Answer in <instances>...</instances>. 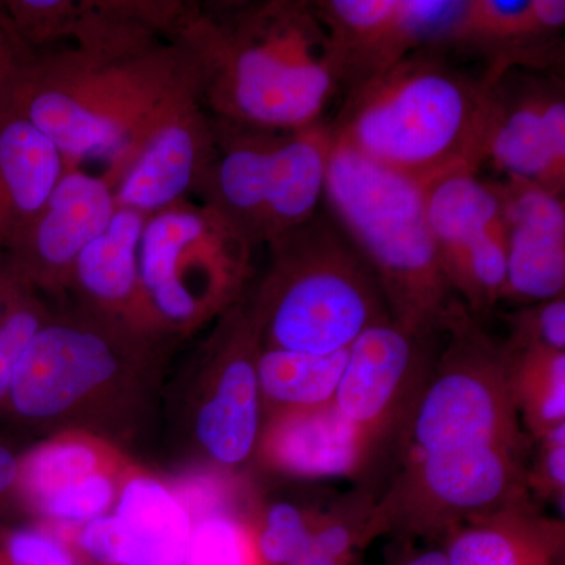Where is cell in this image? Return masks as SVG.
Here are the masks:
<instances>
[{
  "mask_svg": "<svg viewBox=\"0 0 565 565\" xmlns=\"http://www.w3.org/2000/svg\"><path fill=\"white\" fill-rule=\"evenodd\" d=\"M202 93L199 57L184 41L129 52L68 47L32 58L10 106L62 152L66 166H114L159 115Z\"/></svg>",
  "mask_w": 565,
  "mask_h": 565,
  "instance_id": "2",
  "label": "cell"
},
{
  "mask_svg": "<svg viewBox=\"0 0 565 565\" xmlns=\"http://www.w3.org/2000/svg\"><path fill=\"white\" fill-rule=\"evenodd\" d=\"M490 84L438 51H418L343 93L333 139L419 184L482 169Z\"/></svg>",
  "mask_w": 565,
  "mask_h": 565,
  "instance_id": "3",
  "label": "cell"
},
{
  "mask_svg": "<svg viewBox=\"0 0 565 565\" xmlns=\"http://www.w3.org/2000/svg\"><path fill=\"white\" fill-rule=\"evenodd\" d=\"M563 546V526L526 501L449 531L446 565H559Z\"/></svg>",
  "mask_w": 565,
  "mask_h": 565,
  "instance_id": "23",
  "label": "cell"
},
{
  "mask_svg": "<svg viewBox=\"0 0 565 565\" xmlns=\"http://www.w3.org/2000/svg\"><path fill=\"white\" fill-rule=\"evenodd\" d=\"M2 6L11 29L32 52L71 40L81 14V0H9Z\"/></svg>",
  "mask_w": 565,
  "mask_h": 565,
  "instance_id": "29",
  "label": "cell"
},
{
  "mask_svg": "<svg viewBox=\"0 0 565 565\" xmlns=\"http://www.w3.org/2000/svg\"><path fill=\"white\" fill-rule=\"evenodd\" d=\"M111 512L126 531L122 565H184L195 516L173 486L132 465Z\"/></svg>",
  "mask_w": 565,
  "mask_h": 565,
  "instance_id": "22",
  "label": "cell"
},
{
  "mask_svg": "<svg viewBox=\"0 0 565 565\" xmlns=\"http://www.w3.org/2000/svg\"><path fill=\"white\" fill-rule=\"evenodd\" d=\"M508 321L511 340L504 345L509 351L542 348L565 352V294L545 302L519 307Z\"/></svg>",
  "mask_w": 565,
  "mask_h": 565,
  "instance_id": "32",
  "label": "cell"
},
{
  "mask_svg": "<svg viewBox=\"0 0 565 565\" xmlns=\"http://www.w3.org/2000/svg\"><path fill=\"white\" fill-rule=\"evenodd\" d=\"M542 440L535 484L546 493L564 497L565 486V423L545 434Z\"/></svg>",
  "mask_w": 565,
  "mask_h": 565,
  "instance_id": "34",
  "label": "cell"
},
{
  "mask_svg": "<svg viewBox=\"0 0 565 565\" xmlns=\"http://www.w3.org/2000/svg\"><path fill=\"white\" fill-rule=\"evenodd\" d=\"M0 565H82L71 546L50 527H0Z\"/></svg>",
  "mask_w": 565,
  "mask_h": 565,
  "instance_id": "31",
  "label": "cell"
},
{
  "mask_svg": "<svg viewBox=\"0 0 565 565\" xmlns=\"http://www.w3.org/2000/svg\"><path fill=\"white\" fill-rule=\"evenodd\" d=\"M332 47L340 93L418 51H437L457 0H315Z\"/></svg>",
  "mask_w": 565,
  "mask_h": 565,
  "instance_id": "12",
  "label": "cell"
},
{
  "mask_svg": "<svg viewBox=\"0 0 565 565\" xmlns=\"http://www.w3.org/2000/svg\"><path fill=\"white\" fill-rule=\"evenodd\" d=\"M18 471H20V455L0 444V511L10 501H17ZM7 523L0 522V527Z\"/></svg>",
  "mask_w": 565,
  "mask_h": 565,
  "instance_id": "35",
  "label": "cell"
},
{
  "mask_svg": "<svg viewBox=\"0 0 565 565\" xmlns=\"http://www.w3.org/2000/svg\"><path fill=\"white\" fill-rule=\"evenodd\" d=\"M147 218L117 207L109 226L77 258L66 302L132 332L172 340L159 329L141 289L139 250Z\"/></svg>",
  "mask_w": 565,
  "mask_h": 565,
  "instance_id": "17",
  "label": "cell"
},
{
  "mask_svg": "<svg viewBox=\"0 0 565 565\" xmlns=\"http://www.w3.org/2000/svg\"><path fill=\"white\" fill-rule=\"evenodd\" d=\"M348 351L311 355L259 349L258 381L263 408H269L274 415L332 404L348 362Z\"/></svg>",
  "mask_w": 565,
  "mask_h": 565,
  "instance_id": "25",
  "label": "cell"
},
{
  "mask_svg": "<svg viewBox=\"0 0 565 565\" xmlns=\"http://www.w3.org/2000/svg\"><path fill=\"white\" fill-rule=\"evenodd\" d=\"M497 185L508 263L503 300L526 307L564 296V196L519 178H503Z\"/></svg>",
  "mask_w": 565,
  "mask_h": 565,
  "instance_id": "16",
  "label": "cell"
},
{
  "mask_svg": "<svg viewBox=\"0 0 565 565\" xmlns=\"http://www.w3.org/2000/svg\"><path fill=\"white\" fill-rule=\"evenodd\" d=\"M288 565H351V563L333 559V557L322 555V553L315 552V550L305 546L303 552L299 556L294 557Z\"/></svg>",
  "mask_w": 565,
  "mask_h": 565,
  "instance_id": "37",
  "label": "cell"
},
{
  "mask_svg": "<svg viewBox=\"0 0 565 565\" xmlns=\"http://www.w3.org/2000/svg\"><path fill=\"white\" fill-rule=\"evenodd\" d=\"M58 148L13 107L0 114V259L65 172Z\"/></svg>",
  "mask_w": 565,
  "mask_h": 565,
  "instance_id": "21",
  "label": "cell"
},
{
  "mask_svg": "<svg viewBox=\"0 0 565 565\" xmlns=\"http://www.w3.org/2000/svg\"><path fill=\"white\" fill-rule=\"evenodd\" d=\"M390 321L349 348L333 404L373 444L401 411H411L435 359V338Z\"/></svg>",
  "mask_w": 565,
  "mask_h": 565,
  "instance_id": "15",
  "label": "cell"
},
{
  "mask_svg": "<svg viewBox=\"0 0 565 565\" xmlns=\"http://www.w3.org/2000/svg\"><path fill=\"white\" fill-rule=\"evenodd\" d=\"M256 451L278 473L337 479L359 471L371 441L332 403L269 415Z\"/></svg>",
  "mask_w": 565,
  "mask_h": 565,
  "instance_id": "19",
  "label": "cell"
},
{
  "mask_svg": "<svg viewBox=\"0 0 565 565\" xmlns=\"http://www.w3.org/2000/svg\"><path fill=\"white\" fill-rule=\"evenodd\" d=\"M565 193V87L559 73L514 68L490 84L482 167Z\"/></svg>",
  "mask_w": 565,
  "mask_h": 565,
  "instance_id": "10",
  "label": "cell"
},
{
  "mask_svg": "<svg viewBox=\"0 0 565 565\" xmlns=\"http://www.w3.org/2000/svg\"><path fill=\"white\" fill-rule=\"evenodd\" d=\"M178 40L199 57L204 107L222 120L292 131L322 121L340 93L308 0L199 3Z\"/></svg>",
  "mask_w": 565,
  "mask_h": 565,
  "instance_id": "1",
  "label": "cell"
},
{
  "mask_svg": "<svg viewBox=\"0 0 565 565\" xmlns=\"http://www.w3.org/2000/svg\"><path fill=\"white\" fill-rule=\"evenodd\" d=\"M115 212L114 192L102 174L66 166L47 202L3 258L47 300L66 303L77 258Z\"/></svg>",
  "mask_w": 565,
  "mask_h": 565,
  "instance_id": "14",
  "label": "cell"
},
{
  "mask_svg": "<svg viewBox=\"0 0 565 565\" xmlns=\"http://www.w3.org/2000/svg\"><path fill=\"white\" fill-rule=\"evenodd\" d=\"M173 340L148 337L54 305L22 353L0 405L18 422L44 430L102 434V423L136 403L154 382Z\"/></svg>",
  "mask_w": 565,
  "mask_h": 565,
  "instance_id": "4",
  "label": "cell"
},
{
  "mask_svg": "<svg viewBox=\"0 0 565 565\" xmlns=\"http://www.w3.org/2000/svg\"><path fill=\"white\" fill-rule=\"evenodd\" d=\"M255 247L211 207L182 200L150 215L141 233V289L159 329L180 340L245 296Z\"/></svg>",
  "mask_w": 565,
  "mask_h": 565,
  "instance_id": "7",
  "label": "cell"
},
{
  "mask_svg": "<svg viewBox=\"0 0 565 565\" xmlns=\"http://www.w3.org/2000/svg\"><path fill=\"white\" fill-rule=\"evenodd\" d=\"M333 148L329 121L280 132L267 174L264 245L321 212Z\"/></svg>",
  "mask_w": 565,
  "mask_h": 565,
  "instance_id": "20",
  "label": "cell"
},
{
  "mask_svg": "<svg viewBox=\"0 0 565 565\" xmlns=\"http://www.w3.org/2000/svg\"><path fill=\"white\" fill-rule=\"evenodd\" d=\"M35 55L18 39L0 2V114L10 107L22 71Z\"/></svg>",
  "mask_w": 565,
  "mask_h": 565,
  "instance_id": "33",
  "label": "cell"
},
{
  "mask_svg": "<svg viewBox=\"0 0 565 565\" xmlns=\"http://www.w3.org/2000/svg\"><path fill=\"white\" fill-rule=\"evenodd\" d=\"M505 352L520 418L531 435L542 438L565 423V352L542 348H505Z\"/></svg>",
  "mask_w": 565,
  "mask_h": 565,
  "instance_id": "26",
  "label": "cell"
},
{
  "mask_svg": "<svg viewBox=\"0 0 565 565\" xmlns=\"http://www.w3.org/2000/svg\"><path fill=\"white\" fill-rule=\"evenodd\" d=\"M114 441L85 430H62L20 456L17 503L29 514L103 475L131 467Z\"/></svg>",
  "mask_w": 565,
  "mask_h": 565,
  "instance_id": "24",
  "label": "cell"
},
{
  "mask_svg": "<svg viewBox=\"0 0 565 565\" xmlns=\"http://www.w3.org/2000/svg\"><path fill=\"white\" fill-rule=\"evenodd\" d=\"M248 308L263 349L332 355L390 321L374 274L326 211L266 245Z\"/></svg>",
  "mask_w": 565,
  "mask_h": 565,
  "instance_id": "6",
  "label": "cell"
},
{
  "mask_svg": "<svg viewBox=\"0 0 565 565\" xmlns=\"http://www.w3.org/2000/svg\"><path fill=\"white\" fill-rule=\"evenodd\" d=\"M184 565H264L253 523L226 505L195 515Z\"/></svg>",
  "mask_w": 565,
  "mask_h": 565,
  "instance_id": "28",
  "label": "cell"
},
{
  "mask_svg": "<svg viewBox=\"0 0 565 565\" xmlns=\"http://www.w3.org/2000/svg\"><path fill=\"white\" fill-rule=\"evenodd\" d=\"M313 520L288 501L270 504L253 523L256 548L264 565H288L303 552Z\"/></svg>",
  "mask_w": 565,
  "mask_h": 565,
  "instance_id": "30",
  "label": "cell"
},
{
  "mask_svg": "<svg viewBox=\"0 0 565 565\" xmlns=\"http://www.w3.org/2000/svg\"><path fill=\"white\" fill-rule=\"evenodd\" d=\"M212 152V117L202 93H192L159 115L102 177L117 207L150 217L195 195Z\"/></svg>",
  "mask_w": 565,
  "mask_h": 565,
  "instance_id": "11",
  "label": "cell"
},
{
  "mask_svg": "<svg viewBox=\"0 0 565 565\" xmlns=\"http://www.w3.org/2000/svg\"><path fill=\"white\" fill-rule=\"evenodd\" d=\"M564 0H457L438 52L484 63L492 84L505 71L564 68Z\"/></svg>",
  "mask_w": 565,
  "mask_h": 565,
  "instance_id": "13",
  "label": "cell"
},
{
  "mask_svg": "<svg viewBox=\"0 0 565 565\" xmlns=\"http://www.w3.org/2000/svg\"><path fill=\"white\" fill-rule=\"evenodd\" d=\"M258 332L243 297L218 319L204 344L192 411L193 440L217 470L243 467L258 449L263 401Z\"/></svg>",
  "mask_w": 565,
  "mask_h": 565,
  "instance_id": "8",
  "label": "cell"
},
{
  "mask_svg": "<svg viewBox=\"0 0 565 565\" xmlns=\"http://www.w3.org/2000/svg\"><path fill=\"white\" fill-rule=\"evenodd\" d=\"M393 565H446L445 550H414L397 557Z\"/></svg>",
  "mask_w": 565,
  "mask_h": 565,
  "instance_id": "36",
  "label": "cell"
},
{
  "mask_svg": "<svg viewBox=\"0 0 565 565\" xmlns=\"http://www.w3.org/2000/svg\"><path fill=\"white\" fill-rule=\"evenodd\" d=\"M54 305L6 258L0 259V405L6 399L14 367Z\"/></svg>",
  "mask_w": 565,
  "mask_h": 565,
  "instance_id": "27",
  "label": "cell"
},
{
  "mask_svg": "<svg viewBox=\"0 0 565 565\" xmlns=\"http://www.w3.org/2000/svg\"><path fill=\"white\" fill-rule=\"evenodd\" d=\"M323 204L374 274L397 326L441 334L467 310L438 262L418 181L334 141Z\"/></svg>",
  "mask_w": 565,
  "mask_h": 565,
  "instance_id": "5",
  "label": "cell"
},
{
  "mask_svg": "<svg viewBox=\"0 0 565 565\" xmlns=\"http://www.w3.org/2000/svg\"><path fill=\"white\" fill-rule=\"evenodd\" d=\"M212 128L214 152L193 196L232 223L253 247L264 245L267 174L281 131L215 117Z\"/></svg>",
  "mask_w": 565,
  "mask_h": 565,
  "instance_id": "18",
  "label": "cell"
},
{
  "mask_svg": "<svg viewBox=\"0 0 565 565\" xmlns=\"http://www.w3.org/2000/svg\"><path fill=\"white\" fill-rule=\"evenodd\" d=\"M438 262L471 316L501 302L505 288V226L497 181L456 170L424 184Z\"/></svg>",
  "mask_w": 565,
  "mask_h": 565,
  "instance_id": "9",
  "label": "cell"
}]
</instances>
